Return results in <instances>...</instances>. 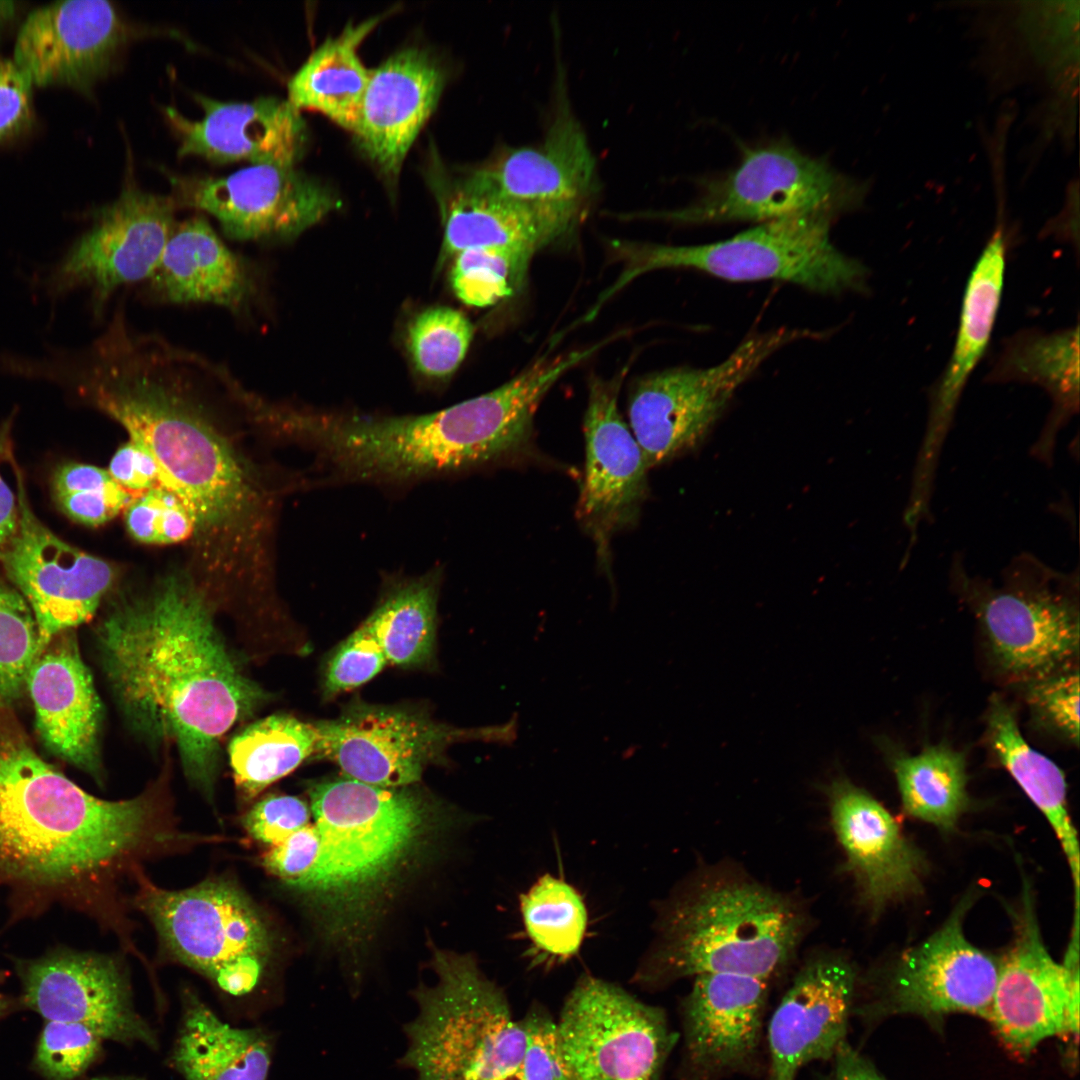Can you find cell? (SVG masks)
Segmentation results:
<instances>
[{
    "instance_id": "obj_1",
    "label": "cell",
    "mask_w": 1080,
    "mask_h": 1080,
    "mask_svg": "<svg viewBox=\"0 0 1080 1080\" xmlns=\"http://www.w3.org/2000/svg\"><path fill=\"white\" fill-rule=\"evenodd\" d=\"M230 372L122 319L76 351L64 388L120 424L154 458L161 487L194 522L199 583L266 587L272 578L275 486L235 446L213 393Z\"/></svg>"
},
{
    "instance_id": "obj_2",
    "label": "cell",
    "mask_w": 1080,
    "mask_h": 1080,
    "mask_svg": "<svg viewBox=\"0 0 1080 1080\" xmlns=\"http://www.w3.org/2000/svg\"><path fill=\"white\" fill-rule=\"evenodd\" d=\"M96 636L131 728L154 744L174 742L186 776L211 798L223 735L265 694L223 641L207 591L185 572L166 574L119 599Z\"/></svg>"
},
{
    "instance_id": "obj_3",
    "label": "cell",
    "mask_w": 1080,
    "mask_h": 1080,
    "mask_svg": "<svg viewBox=\"0 0 1080 1080\" xmlns=\"http://www.w3.org/2000/svg\"><path fill=\"white\" fill-rule=\"evenodd\" d=\"M152 794L108 801L35 750L12 708H0V883L68 893L155 843Z\"/></svg>"
},
{
    "instance_id": "obj_4",
    "label": "cell",
    "mask_w": 1080,
    "mask_h": 1080,
    "mask_svg": "<svg viewBox=\"0 0 1080 1080\" xmlns=\"http://www.w3.org/2000/svg\"><path fill=\"white\" fill-rule=\"evenodd\" d=\"M528 435L524 407L506 386L415 415L300 408L290 426V441L314 456L316 486L365 484L391 491L518 465Z\"/></svg>"
},
{
    "instance_id": "obj_5",
    "label": "cell",
    "mask_w": 1080,
    "mask_h": 1080,
    "mask_svg": "<svg viewBox=\"0 0 1080 1080\" xmlns=\"http://www.w3.org/2000/svg\"><path fill=\"white\" fill-rule=\"evenodd\" d=\"M320 838L317 860L294 888L320 911L331 936L358 940L425 856L438 810L412 786L385 788L347 777L309 789Z\"/></svg>"
},
{
    "instance_id": "obj_6",
    "label": "cell",
    "mask_w": 1080,
    "mask_h": 1080,
    "mask_svg": "<svg viewBox=\"0 0 1080 1080\" xmlns=\"http://www.w3.org/2000/svg\"><path fill=\"white\" fill-rule=\"evenodd\" d=\"M805 924L790 897L728 869L701 872L663 905L633 982L656 989L706 973L769 982L791 960Z\"/></svg>"
},
{
    "instance_id": "obj_7",
    "label": "cell",
    "mask_w": 1080,
    "mask_h": 1080,
    "mask_svg": "<svg viewBox=\"0 0 1080 1080\" xmlns=\"http://www.w3.org/2000/svg\"><path fill=\"white\" fill-rule=\"evenodd\" d=\"M437 982L413 991L418 1016L405 1024L399 1064L416 1080H496L521 1068L526 1033L503 990L470 954L435 949Z\"/></svg>"
},
{
    "instance_id": "obj_8",
    "label": "cell",
    "mask_w": 1080,
    "mask_h": 1080,
    "mask_svg": "<svg viewBox=\"0 0 1080 1080\" xmlns=\"http://www.w3.org/2000/svg\"><path fill=\"white\" fill-rule=\"evenodd\" d=\"M835 217L808 214L776 219L718 242L694 246H616L625 266L600 299L605 302L636 277L666 268L695 269L729 281H787L819 293L866 289L868 271L830 241Z\"/></svg>"
},
{
    "instance_id": "obj_9",
    "label": "cell",
    "mask_w": 1080,
    "mask_h": 1080,
    "mask_svg": "<svg viewBox=\"0 0 1080 1080\" xmlns=\"http://www.w3.org/2000/svg\"><path fill=\"white\" fill-rule=\"evenodd\" d=\"M951 578L971 602L1003 672L1032 681L1068 669L1079 648L1078 570L1063 573L1024 552L996 587L969 576L955 555Z\"/></svg>"
},
{
    "instance_id": "obj_10",
    "label": "cell",
    "mask_w": 1080,
    "mask_h": 1080,
    "mask_svg": "<svg viewBox=\"0 0 1080 1080\" xmlns=\"http://www.w3.org/2000/svg\"><path fill=\"white\" fill-rule=\"evenodd\" d=\"M686 207L649 213L680 224L766 222L792 216L833 217L861 206L867 185L785 139L745 148L736 168L699 182Z\"/></svg>"
},
{
    "instance_id": "obj_11",
    "label": "cell",
    "mask_w": 1080,
    "mask_h": 1080,
    "mask_svg": "<svg viewBox=\"0 0 1080 1080\" xmlns=\"http://www.w3.org/2000/svg\"><path fill=\"white\" fill-rule=\"evenodd\" d=\"M135 903L152 921L167 951L232 995L257 985L270 954L265 923L231 881L206 880L167 890L137 876Z\"/></svg>"
},
{
    "instance_id": "obj_12",
    "label": "cell",
    "mask_w": 1080,
    "mask_h": 1080,
    "mask_svg": "<svg viewBox=\"0 0 1080 1080\" xmlns=\"http://www.w3.org/2000/svg\"><path fill=\"white\" fill-rule=\"evenodd\" d=\"M562 72L540 141L502 147L468 175L527 213L544 247L573 232L599 189L596 161Z\"/></svg>"
},
{
    "instance_id": "obj_13",
    "label": "cell",
    "mask_w": 1080,
    "mask_h": 1080,
    "mask_svg": "<svg viewBox=\"0 0 1080 1080\" xmlns=\"http://www.w3.org/2000/svg\"><path fill=\"white\" fill-rule=\"evenodd\" d=\"M817 335L780 328L750 336L715 366L674 368L637 379L628 394L629 428L649 469L695 448L737 388L772 354Z\"/></svg>"
},
{
    "instance_id": "obj_14",
    "label": "cell",
    "mask_w": 1080,
    "mask_h": 1080,
    "mask_svg": "<svg viewBox=\"0 0 1080 1080\" xmlns=\"http://www.w3.org/2000/svg\"><path fill=\"white\" fill-rule=\"evenodd\" d=\"M557 1030L578 1080H660L677 1041L661 1008L591 975L569 992Z\"/></svg>"
},
{
    "instance_id": "obj_15",
    "label": "cell",
    "mask_w": 1080,
    "mask_h": 1080,
    "mask_svg": "<svg viewBox=\"0 0 1080 1080\" xmlns=\"http://www.w3.org/2000/svg\"><path fill=\"white\" fill-rule=\"evenodd\" d=\"M171 196L143 191L127 176L119 196L93 214L90 228L42 278L48 296L79 289L90 294L95 318L120 287L148 280L176 226Z\"/></svg>"
},
{
    "instance_id": "obj_16",
    "label": "cell",
    "mask_w": 1080,
    "mask_h": 1080,
    "mask_svg": "<svg viewBox=\"0 0 1080 1080\" xmlns=\"http://www.w3.org/2000/svg\"><path fill=\"white\" fill-rule=\"evenodd\" d=\"M988 1019L1002 1040L1022 1054L1052 1036L1078 1034L1079 924H1073L1064 961H1055L1027 893L1015 913L1013 943L999 963Z\"/></svg>"
},
{
    "instance_id": "obj_17",
    "label": "cell",
    "mask_w": 1080,
    "mask_h": 1080,
    "mask_svg": "<svg viewBox=\"0 0 1080 1080\" xmlns=\"http://www.w3.org/2000/svg\"><path fill=\"white\" fill-rule=\"evenodd\" d=\"M176 206L214 216L233 240H291L336 207L295 165L256 164L225 177L170 176Z\"/></svg>"
},
{
    "instance_id": "obj_18",
    "label": "cell",
    "mask_w": 1080,
    "mask_h": 1080,
    "mask_svg": "<svg viewBox=\"0 0 1080 1080\" xmlns=\"http://www.w3.org/2000/svg\"><path fill=\"white\" fill-rule=\"evenodd\" d=\"M626 372L591 378L583 421L585 468L576 516L606 572L612 538L637 524L649 490L650 469L618 407Z\"/></svg>"
},
{
    "instance_id": "obj_19",
    "label": "cell",
    "mask_w": 1080,
    "mask_h": 1080,
    "mask_svg": "<svg viewBox=\"0 0 1080 1080\" xmlns=\"http://www.w3.org/2000/svg\"><path fill=\"white\" fill-rule=\"evenodd\" d=\"M17 490L19 528L0 560L33 612L42 651L56 635L92 618L111 589L116 570L43 525L30 508L19 473Z\"/></svg>"
},
{
    "instance_id": "obj_20",
    "label": "cell",
    "mask_w": 1080,
    "mask_h": 1080,
    "mask_svg": "<svg viewBox=\"0 0 1080 1080\" xmlns=\"http://www.w3.org/2000/svg\"><path fill=\"white\" fill-rule=\"evenodd\" d=\"M130 37V27L109 1L54 2L26 16L13 61L34 87L88 94L112 71Z\"/></svg>"
},
{
    "instance_id": "obj_21",
    "label": "cell",
    "mask_w": 1080,
    "mask_h": 1080,
    "mask_svg": "<svg viewBox=\"0 0 1080 1080\" xmlns=\"http://www.w3.org/2000/svg\"><path fill=\"white\" fill-rule=\"evenodd\" d=\"M22 1001L46 1021L77 1023L102 1040L124 1044L157 1040L131 1001L127 977L111 957L58 951L18 966Z\"/></svg>"
},
{
    "instance_id": "obj_22",
    "label": "cell",
    "mask_w": 1080,
    "mask_h": 1080,
    "mask_svg": "<svg viewBox=\"0 0 1080 1080\" xmlns=\"http://www.w3.org/2000/svg\"><path fill=\"white\" fill-rule=\"evenodd\" d=\"M968 904L961 903L939 929L900 956L887 983L889 1009L988 1018L1000 962L966 938L962 923Z\"/></svg>"
},
{
    "instance_id": "obj_23",
    "label": "cell",
    "mask_w": 1080,
    "mask_h": 1080,
    "mask_svg": "<svg viewBox=\"0 0 1080 1080\" xmlns=\"http://www.w3.org/2000/svg\"><path fill=\"white\" fill-rule=\"evenodd\" d=\"M824 791L845 868L865 906L878 914L890 904L919 895L927 863L893 815L846 777L834 778Z\"/></svg>"
},
{
    "instance_id": "obj_24",
    "label": "cell",
    "mask_w": 1080,
    "mask_h": 1080,
    "mask_svg": "<svg viewBox=\"0 0 1080 1080\" xmlns=\"http://www.w3.org/2000/svg\"><path fill=\"white\" fill-rule=\"evenodd\" d=\"M768 983L728 973L694 977L682 1002L681 1080H720L751 1066L761 1042Z\"/></svg>"
},
{
    "instance_id": "obj_25",
    "label": "cell",
    "mask_w": 1080,
    "mask_h": 1080,
    "mask_svg": "<svg viewBox=\"0 0 1080 1080\" xmlns=\"http://www.w3.org/2000/svg\"><path fill=\"white\" fill-rule=\"evenodd\" d=\"M316 725L317 755L337 764L344 777L385 788L418 783L453 736L416 714L386 708H358Z\"/></svg>"
},
{
    "instance_id": "obj_26",
    "label": "cell",
    "mask_w": 1080,
    "mask_h": 1080,
    "mask_svg": "<svg viewBox=\"0 0 1080 1080\" xmlns=\"http://www.w3.org/2000/svg\"><path fill=\"white\" fill-rule=\"evenodd\" d=\"M855 984L853 967L839 954L803 964L769 1022V1080H795L805 1065L835 1057L846 1044Z\"/></svg>"
},
{
    "instance_id": "obj_27",
    "label": "cell",
    "mask_w": 1080,
    "mask_h": 1080,
    "mask_svg": "<svg viewBox=\"0 0 1080 1080\" xmlns=\"http://www.w3.org/2000/svg\"><path fill=\"white\" fill-rule=\"evenodd\" d=\"M1006 252V230L999 217L967 280L951 358L930 394L910 488L917 495L933 491L940 454L964 387L989 345L1002 297Z\"/></svg>"
},
{
    "instance_id": "obj_28",
    "label": "cell",
    "mask_w": 1080,
    "mask_h": 1080,
    "mask_svg": "<svg viewBox=\"0 0 1080 1080\" xmlns=\"http://www.w3.org/2000/svg\"><path fill=\"white\" fill-rule=\"evenodd\" d=\"M72 632L56 635L40 652L26 690L44 746L99 780L102 707Z\"/></svg>"
},
{
    "instance_id": "obj_29",
    "label": "cell",
    "mask_w": 1080,
    "mask_h": 1080,
    "mask_svg": "<svg viewBox=\"0 0 1080 1080\" xmlns=\"http://www.w3.org/2000/svg\"><path fill=\"white\" fill-rule=\"evenodd\" d=\"M197 101L204 111L199 120H190L172 107L164 111L179 141V157L295 165L304 144V124L288 100L259 97L250 102H221L197 96Z\"/></svg>"
},
{
    "instance_id": "obj_30",
    "label": "cell",
    "mask_w": 1080,
    "mask_h": 1080,
    "mask_svg": "<svg viewBox=\"0 0 1080 1080\" xmlns=\"http://www.w3.org/2000/svg\"><path fill=\"white\" fill-rule=\"evenodd\" d=\"M444 85L440 66L423 50H401L371 70L354 134L390 179L432 114Z\"/></svg>"
},
{
    "instance_id": "obj_31",
    "label": "cell",
    "mask_w": 1080,
    "mask_h": 1080,
    "mask_svg": "<svg viewBox=\"0 0 1080 1080\" xmlns=\"http://www.w3.org/2000/svg\"><path fill=\"white\" fill-rule=\"evenodd\" d=\"M148 282L160 302L213 304L236 315L249 312L259 291L255 265L229 249L201 216L175 226Z\"/></svg>"
},
{
    "instance_id": "obj_32",
    "label": "cell",
    "mask_w": 1080,
    "mask_h": 1080,
    "mask_svg": "<svg viewBox=\"0 0 1080 1080\" xmlns=\"http://www.w3.org/2000/svg\"><path fill=\"white\" fill-rule=\"evenodd\" d=\"M990 383H1029L1042 387L1052 410L1034 456L1049 463L1059 429L1079 411V327L1054 332L1026 329L1009 337L990 369Z\"/></svg>"
},
{
    "instance_id": "obj_33",
    "label": "cell",
    "mask_w": 1080,
    "mask_h": 1080,
    "mask_svg": "<svg viewBox=\"0 0 1080 1080\" xmlns=\"http://www.w3.org/2000/svg\"><path fill=\"white\" fill-rule=\"evenodd\" d=\"M271 1057L268 1035L230 1026L188 994L173 1053L185 1080H266Z\"/></svg>"
},
{
    "instance_id": "obj_34",
    "label": "cell",
    "mask_w": 1080,
    "mask_h": 1080,
    "mask_svg": "<svg viewBox=\"0 0 1080 1080\" xmlns=\"http://www.w3.org/2000/svg\"><path fill=\"white\" fill-rule=\"evenodd\" d=\"M987 720L999 761L1045 816L1061 845L1074 884L1075 911H1079V843L1068 811L1065 775L1057 764L1026 742L1013 711L1002 699H992Z\"/></svg>"
},
{
    "instance_id": "obj_35",
    "label": "cell",
    "mask_w": 1080,
    "mask_h": 1080,
    "mask_svg": "<svg viewBox=\"0 0 1080 1080\" xmlns=\"http://www.w3.org/2000/svg\"><path fill=\"white\" fill-rule=\"evenodd\" d=\"M381 19L348 24L320 45L288 82V102L298 111H318L354 132L371 72L357 49Z\"/></svg>"
},
{
    "instance_id": "obj_36",
    "label": "cell",
    "mask_w": 1080,
    "mask_h": 1080,
    "mask_svg": "<svg viewBox=\"0 0 1080 1080\" xmlns=\"http://www.w3.org/2000/svg\"><path fill=\"white\" fill-rule=\"evenodd\" d=\"M441 580L440 566L421 575L397 573L385 577L381 599L363 624L388 663L410 667L431 659Z\"/></svg>"
},
{
    "instance_id": "obj_37",
    "label": "cell",
    "mask_w": 1080,
    "mask_h": 1080,
    "mask_svg": "<svg viewBox=\"0 0 1080 1080\" xmlns=\"http://www.w3.org/2000/svg\"><path fill=\"white\" fill-rule=\"evenodd\" d=\"M444 225L440 263L471 248H543L540 233L522 209L473 181L461 180L441 197Z\"/></svg>"
},
{
    "instance_id": "obj_38",
    "label": "cell",
    "mask_w": 1080,
    "mask_h": 1080,
    "mask_svg": "<svg viewBox=\"0 0 1080 1080\" xmlns=\"http://www.w3.org/2000/svg\"><path fill=\"white\" fill-rule=\"evenodd\" d=\"M316 724L286 714L255 721L230 741L229 762L240 795L251 800L317 754Z\"/></svg>"
},
{
    "instance_id": "obj_39",
    "label": "cell",
    "mask_w": 1080,
    "mask_h": 1080,
    "mask_svg": "<svg viewBox=\"0 0 1080 1080\" xmlns=\"http://www.w3.org/2000/svg\"><path fill=\"white\" fill-rule=\"evenodd\" d=\"M903 810L943 830H951L966 811V761L946 744L928 746L916 755L892 758Z\"/></svg>"
},
{
    "instance_id": "obj_40",
    "label": "cell",
    "mask_w": 1080,
    "mask_h": 1080,
    "mask_svg": "<svg viewBox=\"0 0 1080 1080\" xmlns=\"http://www.w3.org/2000/svg\"><path fill=\"white\" fill-rule=\"evenodd\" d=\"M519 906L526 935L541 962L562 963L576 956L585 939L588 913L575 887L545 874L520 895Z\"/></svg>"
},
{
    "instance_id": "obj_41",
    "label": "cell",
    "mask_w": 1080,
    "mask_h": 1080,
    "mask_svg": "<svg viewBox=\"0 0 1080 1080\" xmlns=\"http://www.w3.org/2000/svg\"><path fill=\"white\" fill-rule=\"evenodd\" d=\"M533 255V252L516 248L463 250L452 258V289L468 306L495 305L520 290Z\"/></svg>"
},
{
    "instance_id": "obj_42",
    "label": "cell",
    "mask_w": 1080,
    "mask_h": 1080,
    "mask_svg": "<svg viewBox=\"0 0 1080 1080\" xmlns=\"http://www.w3.org/2000/svg\"><path fill=\"white\" fill-rule=\"evenodd\" d=\"M473 325L460 311L436 306L415 316L408 327L407 347L423 375L443 378L457 370L473 338Z\"/></svg>"
},
{
    "instance_id": "obj_43",
    "label": "cell",
    "mask_w": 1080,
    "mask_h": 1080,
    "mask_svg": "<svg viewBox=\"0 0 1080 1080\" xmlns=\"http://www.w3.org/2000/svg\"><path fill=\"white\" fill-rule=\"evenodd\" d=\"M40 652L30 606L17 590L0 582V708H12L22 696Z\"/></svg>"
},
{
    "instance_id": "obj_44",
    "label": "cell",
    "mask_w": 1080,
    "mask_h": 1080,
    "mask_svg": "<svg viewBox=\"0 0 1080 1080\" xmlns=\"http://www.w3.org/2000/svg\"><path fill=\"white\" fill-rule=\"evenodd\" d=\"M53 491L62 511L87 526L110 521L135 499L108 470L82 463L59 467L53 478Z\"/></svg>"
},
{
    "instance_id": "obj_45",
    "label": "cell",
    "mask_w": 1080,
    "mask_h": 1080,
    "mask_svg": "<svg viewBox=\"0 0 1080 1080\" xmlns=\"http://www.w3.org/2000/svg\"><path fill=\"white\" fill-rule=\"evenodd\" d=\"M101 1041L84 1025L46 1021L36 1047L34 1066L45 1080H74L96 1060Z\"/></svg>"
},
{
    "instance_id": "obj_46",
    "label": "cell",
    "mask_w": 1080,
    "mask_h": 1080,
    "mask_svg": "<svg viewBox=\"0 0 1080 1080\" xmlns=\"http://www.w3.org/2000/svg\"><path fill=\"white\" fill-rule=\"evenodd\" d=\"M129 535L144 544H174L192 539L194 522L180 500L164 488L147 491L125 509Z\"/></svg>"
},
{
    "instance_id": "obj_47",
    "label": "cell",
    "mask_w": 1080,
    "mask_h": 1080,
    "mask_svg": "<svg viewBox=\"0 0 1080 1080\" xmlns=\"http://www.w3.org/2000/svg\"><path fill=\"white\" fill-rule=\"evenodd\" d=\"M1027 700L1036 715L1075 745L1079 742V675L1070 668L1029 681Z\"/></svg>"
},
{
    "instance_id": "obj_48",
    "label": "cell",
    "mask_w": 1080,
    "mask_h": 1080,
    "mask_svg": "<svg viewBox=\"0 0 1080 1080\" xmlns=\"http://www.w3.org/2000/svg\"><path fill=\"white\" fill-rule=\"evenodd\" d=\"M521 1022L526 1033L524 1080H578L563 1057L557 1022L549 1012L535 1003Z\"/></svg>"
},
{
    "instance_id": "obj_49",
    "label": "cell",
    "mask_w": 1080,
    "mask_h": 1080,
    "mask_svg": "<svg viewBox=\"0 0 1080 1080\" xmlns=\"http://www.w3.org/2000/svg\"><path fill=\"white\" fill-rule=\"evenodd\" d=\"M388 660L380 645L362 623L330 658L325 689L330 694L357 688L374 678Z\"/></svg>"
},
{
    "instance_id": "obj_50",
    "label": "cell",
    "mask_w": 1080,
    "mask_h": 1080,
    "mask_svg": "<svg viewBox=\"0 0 1080 1080\" xmlns=\"http://www.w3.org/2000/svg\"><path fill=\"white\" fill-rule=\"evenodd\" d=\"M310 817V808L298 797L269 795L244 815L242 823L255 840L273 847L308 825Z\"/></svg>"
},
{
    "instance_id": "obj_51",
    "label": "cell",
    "mask_w": 1080,
    "mask_h": 1080,
    "mask_svg": "<svg viewBox=\"0 0 1080 1080\" xmlns=\"http://www.w3.org/2000/svg\"><path fill=\"white\" fill-rule=\"evenodd\" d=\"M33 87L13 59L0 56V147L33 128Z\"/></svg>"
},
{
    "instance_id": "obj_52",
    "label": "cell",
    "mask_w": 1080,
    "mask_h": 1080,
    "mask_svg": "<svg viewBox=\"0 0 1080 1080\" xmlns=\"http://www.w3.org/2000/svg\"><path fill=\"white\" fill-rule=\"evenodd\" d=\"M320 850V838L313 823L295 831L263 855L267 871L295 888L312 870Z\"/></svg>"
},
{
    "instance_id": "obj_53",
    "label": "cell",
    "mask_w": 1080,
    "mask_h": 1080,
    "mask_svg": "<svg viewBox=\"0 0 1080 1080\" xmlns=\"http://www.w3.org/2000/svg\"><path fill=\"white\" fill-rule=\"evenodd\" d=\"M108 472L134 498L155 488H162L158 467L152 455L131 439L112 456Z\"/></svg>"
},
{
    "instance_id": "obj_54",
    "label": "cell",
    "mask_w": 1080,
    "mask_h": 1080,
    "mask_svg": "<svg viewBox=\"0 0 1080 1080\" xmlns=\"http://www.w3.org/2000/svg\"><path fill=\"white\" fill-rule=\"evenodd\" d=\"M10 427V419L0 427V556L15 537L20 523L18 494L9 487L1 472L2 464L12 458Z\"/></svg>"
},
{
    "instance_id": "obj_55",
    "label": "cell",
    "mask_w": 1080,
    "mask_h": 1080,
    "mask_svg": "<svg viewBox=\"0 0 1080 1080\" xmlns=\"http://www.w3.org/2000/svg\"><path fill=\"white\" fill-rule=\"evenodd\" d=\"M833 1068L826 1080H885L846 1043L833 1058Z\"/></svg>"
},
{
    "instance_id": "obj_56",
    "label": "cell",
    "mask_w": 1080,
    "mask_h": 1080,
    "mask_svg": "<svg viewBox=\"0 0 1080 1080\" xmlns=\"http://www.w3.org/2000/svg\"><path fill=\"white\" fill-rule=\"evenodd\" d=\"M19 6L14 1H0V28L12 22L19 13Z\"/></svg>"
},
{
    "instance_id": "obj_57",
    "label": "cell",
    "mask_w": 1080,
    "mask_h": 1080,
    "mask_svg": "<svg viewBox=\"0 0 1080 1080\" xmlns=\"http://www.w3.org/2000/svg\"><path fill=\"white\" fill-rule=\"evenodd\" d=\"M496 1080H524V1078H523L521 1068H520L519 1070H517V1071H515L513 1073H510V1074H508L506 1076H503L501 1078H498Z\"/></svg>"
},
{
    "instance_id": "obj_58",
    "label": "cell",
    "mask_w": 1080,
    "mask_h": 1080,
    "mask_svg": "<svg viewBox=\"0 0 1080 1080\" xmlns=\"http://www.w3.org/2000/svg\"><path fill=\"white\" fill-rule=\"evenodd\" d=\"M8 1002L4 996L0 993V1017L7 1011Z\"/></svg>"
},
{
    "instance_id": "obj_59",
    "label": "cell",
    "mask_w": 1080,
    "mask_h": 1080,
    "mask_svg": "<svg viewBox=\"0 0 1080 1080\" xmlns=\"http://www.w3.org/2000/svg\"><path fill=\"white\" fill-rule=\"evenodd\" d=\"M91 1080H131V1079H123V1078H106V1077H104V1078H95V1079H91Z\"/></svg>"
}]
</instances>
